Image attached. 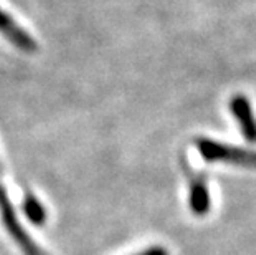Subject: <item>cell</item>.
<instances>
[{"instance_id": "1", "label": "cell", "mask_w": 256, "mask_h": 255, "mask_svg": "<svg viewBox=\"0 0 256 255\" xmlns=\"http://www.w3.org/2000/svg\"><path fill=\"white\" fill-rule=\"evenodd\" d=\"M0 34L24 52L32 53L38 48V43L34 40V37L26 30L22 29L17 22L10 17L7 12H4L2 9H0Z\"/></svg>"}, {"instance_id": "2", "label": "cell", "mask_w": 256, "mask_h": 255, "mask_svg": "<svg viewBox=\"0 0 256 255\" xmlns=\"http://www.w3.org/2000/svg\"><path fill=\"white\" fill-rule=\"evenodd\" d=\"M230 110L238 119L243 136L246 138L250 143L254 144L256 143V118H254L250 100L243 95L235 96V98L230 101Z\"/></svg>"}, {"instance_id": "3", "label": "cell", "mask_w": 256, "mask_h": 255, "mask_svg": "<svg viewBox=\"0 0 256 255\" xmlns=\"http://www.w3.org/2000/svg\"><path fill=\"white\" fill-rule=\"evenodd\" d=\"M190 209L195 215H205L210 210V191L204 177H195L190 184Z\"/></svg>"}, {"instance_id": "4", "label": "cell", "mask_w": 256, "mask_h": 255, "mask_svg": "<svg viewBox=\"0 0 256 255\" xmlns=\"http://www.w3.org/2000/svg\"><path fill=\"white\" fill-rule=\"evenodd\" d=\"M24 209H25V214L26 217L34 222V224L36 225H42L43 222L46 220V212H45V209H43V205L38 202L36 197L34 196H26L25 199V204H24Z\"/></svg>"}, {"instance_id": "5", "label": "cell", "mask_w": 256, "mask_h": 255, "mask_svg": "<svg viewBox=\"0 0 256 255\" xmlns=\"http://www.w3.org/2000/svg\"><path fill=\"white\" fill-rule=\"evenodd\" d=\"M138 255H168V253H167V250L164 247H152V248H149V250L140 252Z\"/></svg>"}]
</instances>
